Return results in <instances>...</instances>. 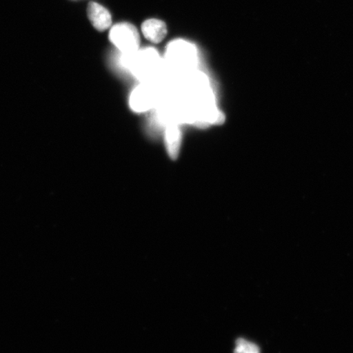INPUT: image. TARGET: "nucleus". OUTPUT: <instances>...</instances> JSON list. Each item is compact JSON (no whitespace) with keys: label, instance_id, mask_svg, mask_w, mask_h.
<instances>
[{"label":"nucleus","instance_id":"1","mask_svg":"<svg viewBox=\"0 0 353 353\" xmlns=\"http://www.w3.org/2000/svg\"><path fill=\"white\" fill-rule=\"evenodd\" d=\"M125 65L142 83L159 81L164 77L166 70L164 61L152 48L125 55Z\"/></svg>","mask_w":353,"mask_h":353},{"label":"nucleus","instance_id":"2","mask_svg":"<svg viewBox=\"0 0 353 353\" xmlns=\"http://www.w3.org/2000/svg\"><path fill=\"white\" fill-rule=\"evenodd\" d=\"M167 72L173 78L196 69L198 54L193 44L184 41H175L169 44L164 61Z\"/></svg>","mask_w":353,"mask_h":353},{"label":"nucleus","instance_id":"3","mask_svg":"<svg viewBox=\"0 0 353 353\" xmlns=\"http://www.w3.org/2000/svg\"><path fill=\"white\" fill-rule=\"evenodd\" d=\"M110 41L125 55L139 50L140 38L138 30L130 23L114 26L110 32Z\"/></svg>","mask_w":353,"mask_h":353},{"label":"nucleus","instance_id":"4","mask_svg":"<svg viewBox=\"0 0 353 353\" xmlns=\"http://www.w3.org/2000/svg\"><path fill=\"white\" fill-rule=\"evenodd\" d=\"M88 17L94 28L103 32L112 25V16L107 8L97 3H90L88 7Z\"/></svg>","mask_w":353,"mask_h":353},{"label":"nucleus","instance_id":"5","mask_svg":"<svg viewBox=\"0 0 353 353\" xmlns=\"http://www.w3.org/2000/svg\"><path fill=\"white\" fill-rule=\"evenodd\" d=\"M165 144L170 157L173 159L178 158L181 144H182V132L179 123H166Z\"/></svg>","mask_w":353,"mask_h":353},{"label":"nucleus","instance_id":"6","mask_svg":"<svg viewBox=\"0 0 353 353\" xmlns=\"http://www.w3.org/2000/svg\"><path fill=\"white\" fill-rule=\"evenodd\" d=\"M142 30L145 39L153 43H160L167 34V28L164 22L157 19L145 21Z\"/></svg>","mask_w":353,"mask_h":353},{"label":"nucleus","instance_id":"7","mask_svg":"<svg viewBox=\"0 0 353 353\" xmlns=\"http://www.w3.org/2000/svg\"><path fill=\"white\" fill-rule=\"evenodd\" d=\"M234 353H260V348L254 343L239 339H237Z\"/></svg>","mask_w":353,"mask_h":353}]
</instances>
